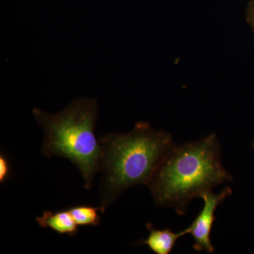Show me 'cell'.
I'll list each match as a JSON object with an SVG mask.
<instances>
[{"instance_id": "6da1fadb", "label": "cell", "mask_w": 254, "mask_h": 254, "mask_svg": "<svg viewBox=\"0 0 254 254\" xmlns=\"http://www.w3.org/2000/svg\"><path fill=\"white\" fill-rule=\"evenodd\" d=\"M102 148L99 172L101 213L125 190L148 186L157 169L176 145L168 132L140 122L128 133H108L99 138Z\"/></svg>"}, {"instance_id": "7a4b0ae2", "label": "cell", "mask_w": 254, "mask_h": 254, "mask_svg": "<svg viewBox=\"0 0 254 254\" xmlns=\"http://www.w3.org/2000/svg\"><path fill=\"white\" fill-rule=\"evenodd\" d=\"M221 161V146L212 133L198 141L177 144L165 156L148 185L155 203L185 215L190 200L231 181Z\"/></svg>"}, {"instance_id": "3957f363", "label": "cell", "mask_w": 254, "mask_h": 254, "mask_svg": "<svg viewBox=\"0 0 254 254\" xmlns=\"http://www.w3.org/2000/svg\"><path fill=\"white\" fill-rule=\"evenodd\" d=\"M44 131L42 153L48 158H66L79 170L86 190L91 188L99 172L102 148L95 134L98 118L96 99H75L61 112L48 113L32 110Z\"/></svg>"}, {"instance_id": "277c9868", "label": "cell", "mask_w": 254, "mask_h": 254, "mask_svg": "<svg viewBox=\"0 0 254 254\" xmlns=\"http://www.w3.org/2000/svg\"><path fill=\"white\" fill-rule=\"evenodd\" d=\"M230 187H225L220 193H213L211 190L202 195L204 205L203 209L190 225V234L194 240L193 249L197 252L213 253L214 247L210 239V233L215 220V212L227 197L232 194Z\"/></svg>"}, {"instance_id": "5b68a950", "label": "cell", "mask_w": 254, "mask_h": 254, "mask_svg": "<svg viewBox=\"0 0 254 254\" xmlns=\"http://www.w3.org/2000/svg\"><path fill=\"white\" fill-rule=\"evenodd\" d=\"M147 229L149 231L148 237L138 244L147 246L151 252L156 254L171 253L177 240L190 232V227L183 231L174 232L169 228L165 230L155 229L151 223L148 224Z\"/></svg>"}, {"instance_id": "8992f818", "label": "cell", "mask_w": 254, "mask_h": 254, "mask_svg": "<svg viewBox=\"0 0 254 254\" xmlns=\"http://www.w3.org/2000/svg\"><path fill=\"white\" fill-rule=\"evenodd\" d=\"M37 223L42 228H50L61 235L76 236L78 226L67 210L53 212L47 210L41 216L36 217Z\"/></svg>"}, {"instance_id": "52a82bcc", "label": "cell", "mask_w": 254, "mask_h": 254, "mask_svg": "<svg viewBox=\"0 0 254 254\" xmlns=\"http://www.w3.org/2000/svg\"><path fill=\"white\" fill-rule=\"evenodd\" d=\"M78 226H98L100 224V207L76 205L68 209Z\"/></svg>"}, {"instance_id": "ba28073f", "label": "cell", "mask_w": 254, "mask_h": 254, "mask_svg": "<svg viewBox=\"0 0 254 254\" xmlns=\"http://www.w3.org/2000/svg\"><path fill=\"white\" fill-rule=\"evenodd\" d=\"M11 165L9 158L6 155L0 154V183L2 185L9 180L11 176Z\"/></svg>"}, {"instance_id": "9c48e42d", "label": "cell", "mask_w": 254, "mask_h": 254, "mask_svg": "<svg viewBox=\"0 0 254 254\" xmlns=\"http://www.w3.org/2000/svg\"><path fill=\"white\" fill-rule=\"evenodd\" d=\"M247 20L254 31V0L251 1L249 4L247 11Z\"/></svg>"}, {"instance_id": "30bf717a", "label": "cell", "mask_w": 254, "mask_h": 254, "mask_svg": "<svg viewBox=\"0 0 254 254\" xmlns=\"http://www.w3.org/2000/svg\"><path fill=\"white\" fill-rule=\"evenodd\" d=\"M253 148H254V142L253 143Z\"/></svg>"}]
</instances>
